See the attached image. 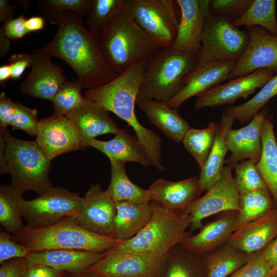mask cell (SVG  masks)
I'll return each mask as SVG.
<instances>
[{"label": "cell", "mask_w": 277, "mask_h": 277, "mask_svg": "<svg viewBox=\"0 0 277 277\" xmlns=\"http://www.w3.org/2000/svg\"><path fill=\"white\" fill-rule=\"evenodd\" d=\"M104 252L74 249H56L32 252L27 258L29 265H45L67 273L88 270Z\"/></svg>", "instance_id": "d4e9b609"}, {"label": "cell", "mask_w": 277, "mask_h": 277, "mask_svg": "<svg viewBox=\"0 0 277 277\" xmlns=\"http://www.w3.org/2000/svg\"><path fill=\"white\" fill-rule=\"evenodd\" d=\"M11 66V78L19 79L25 69L31 66V55L27 53L13 54L9 59Z\"/></svg>", "instance_id": "f907efd6"}, {"label": "cell", "mask_w": 277, "mask_h": 277, "mask_svg": "<svg viewBox=\"0 0 277 277\" xmlns=\"http://www.w3.org/2000/svg\"><path fill=\"white\" fill-rule=\"evenodd\" d=\"M233 122V120L222 116L219 123L213 147L199 176V184L202 192L207 191L222 177L228 150L225 135L232 128Z\"/></svg>", "instance_id": "f546056e"}, {"label": "cell", "mask_w": 277, "mask_h": 277, "mask_svg": "<svg viewBox=\"0 0 277 277\" xmlns=\"http://www.w3.org/2000/svg\"><path fill=\"white\" fill-rule=\"evenodd\" d=\"M275 139H276V144H277V136H275Z\"/></svg>", "instance_id": "be15d7a7"}, {"label": "cell", "mask_w": 277, "mask_h": 277, "mask_svg": "<svg viewBox=\"0 0 277 277\" xmlns=\"http://www.w3.org/2000/svg\"><path fill=\"white\" fill-rule=\"evenodd\" d=\"M277 236V206L263 216L238 228L228 243L252 254L265 249Z\"/></svg>", "instance_id": "cb8c5ba5"}, {"label": "cell", "mask_w": 277, "mask_h": 277, "mask_svg": "<svg viewBox=\"0 0 277 277\" xmlns=\"http://www.w3.org/2000/svg\"><path fill=\"white\" fill-rule=\"evenodd\" d=\"M277 95V74L273 76L251 99L236 106H228L222 116L241 124L249 122L273 97Z\"/></svg>", "instance_id": "e575fe53"}, {"label": "cell", "mask_w": 277, "mask_h": 277, "mask_svg": "<svg viewBox=\"0 0 277 277\" xmlns=\"http://www.w3.org/2000/svg\"><path fill=\"white\" fill-rule=\"evenodd\" d=\"M31 55V71L18 89L23 94L52 101L67 82L64 70L39 48L34 50Z\"/></svg>", "instance_id": "9a60e30c"}, {"label": "cell", "mask_w": 277, "mask_h": 277, "mask_svg": "<svg viewBox=\"0 0 277 277\" xmlns=\"http://www.w3.org/2000/svg\"><path fill=\"white\" fill-rule=\"evenodd\" d=\"M11 66L10 64L0 67V83L2 85L9 78H11Z\"/></svg>", "instance_id": "680465c9"}, {"label": "cell", "mask_w": 277, "mask_h": 277, "mask_svg": "<svg viewBox=\"0 0 277 277\" xmlns=\"http://www.w3.org/2000/svg\"><path fill=\"white\" fill-rule=\"evenodd\" d=\"M197 61V55L178 51L172 47L161 48L146 61L136 104L149 101L167 103L183 88Z\"/></svg>", "instance_id": "277c9868"}, {"label": "cell", "mask_w": 277, "mask_h": 277, "mask_svg": "<svg viewBox=\"0 0 277 277\" xmlns=\"http://www.w3.org/2000/svg\"><path fill=\"white\" fill-rule=\"evenodd\" d=\"M68 277H104L94 272L86 271L78 273H68Z\"/></svg>", "instance_id": "91938a15"}, {"label": "cell", "mask_w": 277, "mask_h": 277, "mask_svg": "<svg viewBox=\"0 0 277 277\" xmlns=\"http://www.w3.org/2000/svg\"><path fill=\"white\" fill-rule=\"evenodd\" d=\"M126 7V0H91L86 27L97 36L110 19Z\"/></svg>", "instance_id": "f35d334b"}, {"label": "cell", "mask_w": 277, "mask_h": 277, "mask_svg": "<svg viewBox=\"0 0 277 277\" xmlns=\"http://www.w3.org/2000/svg\"><path fill=\"white\" fill-rule=\"evenodd\" d=\"M249 42L247 31L234 27L221 16H206L197 64L206 62H234L245 52Z\"/></svg>", "instance_id": "ba28073f"}, {"label": "cell", "mask_w": 277, "mask_h": 277, "mask_svg": "<svg viewBox=\"0 0 277 277\" xmlns=\"http://www.w3.org/2000/svg\"><path fill=\"white\" fill-rule=\"evenodd\" d=\"M276 272L259 251L251 254L247 262L228 277H268Z\"/></svg>", "instance_id": "f6af8a7d"}, {"label": "cell", "mask_w": 277, "mask_h": 277, "mask_svg": "<svg viewBox=\"0 0 277 277\" xmlns=\"http://www.w3.org/2000/svg\"><path fill=\"white\" fill-rule=\"evenodd\" d=\"M232 168L224 166L221 179L184 211L191 217V232L203 226L204 219L215 214L240 210V193L232 175Z\"/></svg>", "instance_id": "8fae6325"}, {"label": "cell", "mask_w": 277, "mask_h": 277, "mask_svg": "<svg viewBox=\"0 0 277 277\" xmlns=\"http://www.w3.org/2000/svg\"><path fill=\"white\" fill-rule=\"evenodd\" d=\"M238 211L222 212L214 220L206 223L195 235L185 238L180 244L190 251L204 256L227 243L238 229Z\"/></svg>", "instance_id": "d6986e66"}, {"label": "cell", "mask_w": 277, "mask_h": 277, "mask_svg": "<svg viewBox=\"0 0 277 277\" xmlns=\"http://www.w3.org/2000/svg\"><path fill=\"white\" fill-rule=\"evenodd\" d=\"M63 277H68V273L66 274Z\"/></svg>", "instance_id": "6125c7cd"}, {"label": "cell", "mask_w": 277, "mask_h": 277, "mask_svg": "<svg viewBox=\"0 0 277 277\" xmlns=\"http://www.w3.org/2000/svg\"><path fill=\"white\" fill-rule=\"evenodd\" d=\"M146 65V62L144 61L132 66L106 84L87 90L83 96L125 121L135 132L151 166L164 172L166 168L162 163L161 137L143 126L137 120L135 112Z\"/></svg>", "instance_id": "7a4b0ae2"}, {"label": "cell", "mask_w": 277, "mask_h": 277, "mask_svg": "<svg viewBox=\"0 0 277 277\" xmlns=\"http://www.w3.org/2000/svg\"><path fill=\"white\" fill-rule=\"evenodd\" d=\"M181 12L177 33L173 48L180 52L197 55L205 28L206 15L200 1L177 0Z\"/></svg>", "instance_id": "7402d4cb"}, {"label": "cell", "mask_w": 277, "mask_h": 277, "mask_svg": "<svg viewBox=\"0 0 277 277\" xmlns=\"http://www.w3.org/2000/svg\"><path fill=\"white\" fill-rule=\"evenodd\" d=\"M248 28L247 48L235 62L229 79L245 76L261 69L277 70V36L266 30L253 26Z\"/></svg>", "instance_id": "5bb4252c"}, {"label": "cell", "mask_w": 277, "mask_h": 277, "mask_svg": "<svg viewBox=\"0 0 277 277\" xmlns=\"http://www.w3.org/2000/svg\"><path fill=\"white\" fill-rule=\"evenodd\" d=\"M16 5H13L11 1L0 0V21L4 23L13 19Z\"/></svg>", "instance_id": "db71d44e"}, {"label": "cell", "mask_w": 277, "mask_h": 277, "mask_svg": "<svg viewBox=\"0 0 277 277\" xmlns=\"http://www.w3.org/2000/svg\"><path fill=\"white\" fill-rule=\"evenodd\" d=\"M5 141V157L11 176V185L20 193L32 190L41 194L53 187L49 173L50 161L36 141L12 136L7 128H0Z\"/></svg>", "instance_id": "52a82bcc"}, {"label": "cell", "mask_w": 277, "mask_h": 277, "mask_svg": "<svg viewBox=\"0 0 277 277\" xmlns=\"http://www.w3.org/2000/svg\"><path fill=\"white\" fill-rule=\"evenodd\" d=\"M275 8L274 0H253L246 12L231 23L236 28L258 26L277 36Z\"/></svg>", "instance_id": "8d00e7d4"}, {"label": "cell", "mask_w": 277, "mask_h": 277, "mask_svg": "<svg viewBox=\"0 0 277 277\" xmlns=\"http://www.w3.org/2000/svg\"><path fill=\"white\" fill-rule=\"evenodd\" d=\"M197 176L179 181L155 180L148 189L151 201L170 211L183 212L200 197L202 191Z\"/></svg>", "instance_id": "603a6c76"}, {"label": "cell", "mask_w": 277, "mask_h": 277, "mask_svg": "<svg viewBox=\"0 0 277 277\" xmlns=\"http://www.w3.org/2000/svg\"><path fill=\"white\" fill-rule=\"evenodd\" d=\"M163 258L108 250L87 271L104 277H158Z\"/></svg>", "instance_id": "7c38bea8"}, {"label": "cell", "mask_w": 277, "mask_h": 277, "mask_svg": "<svg viewBox=\"0 0 277 277\" xmlns=\"http://www.w3.org/2000/svg\"><path fill=\"white\" fill-rule=\"evenodd\" d=\"M83 205V199L77 193L61 187H53L33 200L24 199L22 216L27 227L39 229L75 216Z\"/></svg>", "instance_id": "9c48e42d"}, {"label": "cell", "mask_w": 277, "mask_h": 277, "mask_svg": "<svg viewBox=\"0 0 277 277\" xmlns=\"http://www.w3.org/2000/svg\"><path fill=\"white\" fill-rule=\"evenodd\" d=\"M5 141L2 133H0V173L1 175L8 173V169L5 157Z\"/></svg>", "instance_id": "9f6ffc18"}, {"label": "cell", "mask_w": 277, "mask_h": 277, "mask_svg": "<svg viewBox=\"0 0 277 277\" xmlns=\"http://www.w3.org/2000/svg\"><path fill=\"white\" fill-rule=\"evenodd\" d=\"M10 40L6 35L2 27L0 28V56L4 57L6 55L10 49Z\"/></svg>", "instance_id": "6f0895ef"}, {"label": "cell", "mask_w": 277, "mask_h": 277, "mask_svg": "<svg viewBox=\"0 0 277 277\" xmlns=\"http://www.w3.org/2000/svg\"><path fill=\"white\" fill-rule=\"evenodd\" d=\"M27 258H17L1 264L0 277H21L28 268Z\"/></svg>", "instance_id": "c3c4849f"}, {"label": "cell", "mask_w": 277, "mask_h": 277, "mask_svg": "<svg viewBox=\"0 0 277 277\" xmlns=\"http://www.w3.org/2000/svg\"><path fill=\"white\" fill-rule=\"evenodd\" d=\"M58 26L53 38L39 49L50 56L61 58L74 70L83 88H95L119 74L105 60L97 36L85 26L83 17L68 12L57 17Z\"/></svg>", "instance_id": "6da1fadb"}, {"label": "cell", "mask_w": 277, "mask_h": 277, "mask_svg": "<svg viewBox=\"0 0 277 277\" xmlns=\"http://www.w3.org/2000/svg\"><path fill=\"white\" fill-rule=\"evenodd\" d=\"M23 194L11 185L0 187V224L12 235L19 233L23 229L22 218Z\"/></svg>", "instance_id": "d590c367"}, {"label": "cell", "mask_w": 277, "mask_h": 277, "mask_svg": "<svg viewBox=\"0 0 277 277\" xmlns=\"http://www.w3.org/2000/svg\"><path fill=\"white\" fill-rule=\"evenodd\" d=\"M83 199L82 208L72 217L74 222L87 231L114 238L116 208L113 200L98 184H92Z\"/></svg>", "instance_id": "4fadbf2b"}, {"label": "cell", "mask_w": 277, "mask_h": 277, "mask_svg": "<svg viewBox=\"0 0 277 277\" xmlns=\"http://www.w3.org/2000/svg\"><path fill=\"white\" fill-rule=\"evenodd\" d=\"M233 169L235 170L234 181L240 193L268 188L256 168V163L253 161L242 160Z\"/></svg>", "instance_id": "b9f144b4"}, {"label": "cell", "mask_w": 277, "mask_h": 277, "mask_svg": "<svg viewBox=\"0 0 277 277\" xmlns=\"http://www.w3.org/2000/svg\"><path fill=\"white\" fill-rule=\"evenodd\" d=\"M67 273L42 264L29 265L21 277H63Z\"/></svg>", "instance_id": "816d5d0a"}, {"label": "cell", "mask_w": 277, "mask_h": 277, "mask_svg": "<svg viewBox=\"0 0 277 277\" xmlns=\"http://www.w3.org/2000/svg\"><path fill=\"white\" fill-rule=\"evenodd\" d=\"M97 37L105 60L118 74L146 61L161 48L137 24L127 5L110 19Z\"/></svg>", "instance_id": "3957f363"}, {"label": "cell", "mask_w": 277, "mask_h": 277, "mask_svg": "<svg viewBox=\"0 0 277 277\" xmlns=\"http://www.w3.org/2000/svg\"><path fill=\"white\" fill-rule=\"evenodd\" d=\"M253 0H212L209 2V14L223 17L231 22L241 16Z\"/></svg>", "instance_id": "7bdbcfd3"}, {"label": "cell", "mask_w": 277, "mask_h": 277, "mask_svg": "<svg viewBox=\"0 0 277 277\" xmlns=\"http://www.w3.org/2000/svg\"><path fill=\"white\" fill-rule=\"evenodd\" d=\"M263 258L277 271V236L265 249L260 251Z\"/></svg>", "instance_id": "f5cc1de1"}, {"label": "cell", "mask_w": 277, "mask_h": 277, "mask_svg": "<svg viewBox=\"0 0 277 277\" xmlns=\"http://www.w3.org/2000/svg\"><path fill=\"white\" fill-rule=\"evenodd\" d=\"M90 146L103 153L109 159L124 163L135 162L145 167L151 166L137 137L129 134L126 129H121L109 141L94 139Z\"/></svg>", "instance_id": "484cf974"}, {"label": "cell", "mask_w": 277, "mask_h": 277, "mask_svg": "<svg viewBox=\"0 0 277 277\" xmlns=\"http://www.w3.org/2000/svg\"><path fill=\"white\" fill-rule=\"evenodd\" d=\"M36 137L37 144L51 161L58 155L81 149L77 132L65 116L52 115L41 119Z\"/></svg>", "instance_id": "e0dca14e"}, {"label": "cell", "mask_w": 277, "mask_h": 277, "mask_svg": "<svg viewBox=\"0 0 277 277\" xmlns=\"http://www.w3.org/2000/svg\"><path fill=\"white\" fill-rule=\"evenodd\" d=\"M45 18L41 16H34L26 19L25 27L29 33L43 29Z\"/></svg>", "instance_id": "11a10c76"}, {"label": "cell", "mask_w": 277, "mask_h": 277, "mask_svg": "<svg viewBox=\"0 0 277 277\" xmlns=\"http://www.w3.org/2000/svg\"><path fill=\"white\" fill-rule=\"evenodd\" d=\"M116 208L114 221V238L125 241L136 235L148 223L152 213L151 202L137 203L131 201L115 202Z\"/></svg>", "instance_id": "83f0119b"}, {"label": "cell", "mask_w": 277, "mask_h": 277, "mask_svg": "<svg viewBox=\"0 0 277 277\" xmlns=\"http://www.w3.org/2000/svg\"><path fill=\"white\" fill-rule=\"evenodd\" d=\"M31 251L26 246L19 244L7 231L0 232V264L17 258H28Z\"/></svg>", "instance_id": "bcb514c9"}, {"label": "cell", "mask_w": 277, "mask_h": 277, "mask_svg": "<svg viewBox=\"0 0 277 277\" xmlns=\"http://www.w3.org/2000/svg\"><path fill=\"white\" fill-rule=\"evenodd\" d=\"M268 113L265 107L246 126L237 129H229L225 135L226 142L231 154L225 164L233 169L240 161L245 159L259 161L262 151V129Z\"/></svg>", "instance_id": "ac0fdd59"}, {"label": "cell", "mask_w": 277, "mask_h": 277, "mask_svg": "<svg viewBox=\"0 0 277 277\" xmlns=\"http://www.w3.org/2000/svg\"><path fill=\"white\" fill-rule=\"evenodd\" d=\"M109 112L85 99L77 108L66 116L72 123L78 134L81 149L90 147L92 140L98 135L117 133L121 129Z\"/></svg>", "instance_id": "44dd1931"}, {"label": "cell", "mask_w": 277, "mask_h": 277, "mask_svg": "<svg viewBox=\"0 0 277 277\" xmlns=\"http://www.w3.org/2000/svg\"><path fill=\"white\" fill-rule=\"evenodd\" d=\"M173 1L126 0L127 8L137 24L161 48L173 47L179 24Z\"/></svg>", "instance_id": "30bf717a"}, {"label": "cell", "mask_w": 277, "mask_h": 277, "mask_svg": "<svg viewBox=\"0 0 277 277\" xmlns=\"http://www.w3.org/2000/svg\"><path fill=\"white\" fill-rule=\"evenodd\" d=\"M219 123L211 122L203 129L190 127L182 142L200 169L203 167L213 147Z\"/></svg>", "instance_id": "74e56055"}, {"label": "cell", "mask_w": 277, "mask_h": 277, "mask_svg": "<svg viewBox=\"0 0 277 277\" xmlns=\"http://www.w3.org/2000/svg\"><path fill=\"white\" fill-rule=\"evenodd\" d=\"M16 109V103L8 97L4 92L0 94V128L10 126Z\"/></svg>", "instance_id": "681fc988"}, {"label": "cell", "mask_w": 277, "mask_h": 277, "mask_svg": "<svg viewBox=\"0 0 277 277\" xmlns=\"http://www.w3.org/2000/svg\"><path fill=\"white\" fill-rule=\"evenodd\" d=\"M261 138L262 151L256 167L277 206V144L273 125L267 116L263 123Z\"/></svg>", "instance_id": "4dcf8cb0"}, {"label": "cell", "mask_w": 277, "mask_h": 277, "mask_svg": "<svg viewBox=\"0 0 277 277\" xmlns=\"http://www.w3.org/2000/svg\"><path fill=\"white\" fill-rule=\"evenodd\" d=\"M136 105L150 122L175 143L182 142L190 127L188 122L179 114L177 109L170 108L166 103L149 101Z\"/></svg>", "instance_id": "4316f807"}, {"label": "cell", "mask_w": 277, "mask_h": 277, "mask_svg": "<svg viewBox=\"0 0 277 277\" xmlns=\"http://www.w3.org/2000/svg\"><path fill=\"white\" fill-rule=\"evenodd\" d=\"M16 103L15 112L11 124L13 130L25 131L31 136H36L38 131V112L36 108H31Z\"/></svg>", "instance_id": "ee69618b"}, {"label": "cell", "mask_w": 277, "mask_h": 277, "mask_svg": "<svg viewBox=\"0 0 277 277\" xmlns=\"http://www.w3.org/2000/svg\"><path fill=\"white\" fill-rule=\"evenodd\" d=\"M158 277H207V270L203 256L179 244L164 256Z\"/></svg>", "instance_id": "f1b7e54d"}, {"label": "cell", "mask_w": 277, "mask_h": 277, "mask_svg": "<svg viewBox=\"0 0 277 277\" xmlns=\"http://www.w3.org/2000/svg\"><path fill=\"white\" fill-rule=\"evenodd\" d=\"M26 18L23 14L4 23L2 27L6 35L10 39H19L29 34L25 27Z\"/></svg>", "instance_id": "7dc6e473"}, {"label": "cell", "mask_w": 277, "mask_h": 277, "mask_svg": "<svg viewBox=\"0 0 277 277\" xmlns=\"http://www.w3.org/2000/svg\"><path fill=\"white\" fill-rule=\"evenodd\" d=\"M235 62L213 61L198 64L187 76L181 90L166 104L177 109L189 98L213 88L227 79Z\"/></svg>", "instance_id": "ffe728a7"}, {"label": "cell", "mask_w": 277, "mask_h": 277, "mask_svg": "<svg viewBox=\"0 0 277 277\" xmlns=\"http://www.w3.org/2000/svg\"><path fill=\"white\" fill-rule=\"evenodd\" d=\"M250 255L240 251L228 242L203 256L207 277L229 276L247 262Z\"/></svg>", "instance_id": "d6a6232c"}, {"label": "cell", "mask_w": 277, "mask_h": 277, "mask_svg": "<svg viewBox=\"0 0 277 277\" xmlns=\"http://www.w3.org/2000/svg\"><path fill=\"white\" fill-rule=\"evenodd\" d=\"M268 277H277V272L272 274Z\"/></svg>", "instance_id": "94428289"}, {"label": "cell", "mask_w": 277, "mask_h": 277, "mask_svg": "<svg viewBox=\"0 0 277 277\" xmlns=\"http://www.w3.org/2000/svg\"><path fill=\"white\" fill-rule=\"evenodd\" d=\"M38 10L45 18L54 24L56 18L68 12L78 13L83 17L87 16L91 0H39Z\"/></svg>", "instance_id": "ab89813d"}, {"label": "cell", "mask_w": 277, "mask_h": 277, "mask_svg": "<svg viewBox=\"0 0 277 277\" xmlns=\"http://www.w3.org/2000/svg\"><path fill=\"white\" fill-rule=\"evenodd\" d=\"M273 73L270 69H261L212 88L197 96L195 111L205 107L232 104L240 98H247L269 81Z\"/></svg>", "instance_id": "2e32d148"}, {"label": "cell", "mask_w": 277, "mask_h": 277, "mask_svg": "<svg viewBox=\"0 0 277 277\" xmlns=\"http://www.w3.org/2000/svg\"><path fill=\"white\" fill-rule=\"evenodd\" d=\"M151 217L134 236L109 249L116 252H133L160 258L180 244L192 232L187 231L191 217L185 212H176L152 201Z\"/></svg>", "instance_id": "5b68a950"}, {"label": "cell", "mask_w": 277, "mask_h": 277, "mask_svg": "<svg viewBox=\"0 0 277 277\" xmlns=\"http://www.w3.org/2000/svg\"><path fill=\"white\" fill-rule=\"evenodd\" d=\"M275 206L268 188L240 193L238 229L263 216Z\"/></svg>", "instance_id": "836d02e7"}, {"label": "cell", "mask_w": 277, "mask_h": 277, "mask_svg": "<svg viewBox=\"0 0 277 277\" xmlns=\"http://www.w3.org/2000/svg\"><path fill=\"white\" fill-rule=\"evenodd\" d=\"M12 238L31 252L56 249L104 252L123 241L87 231L76 225L72 217L39 229L25 225L19 233L12 235Z\"/></svg>", "instance_id": "8992f818"}, {"label": "cell", "mask_w": 277, "mask_h": 277, "mask_svg": "<svg viewBox=\"0 0 277 277\" xmlns=\"http://www.w3.org/2000/svg\"><path fill=\"white\" fill-rule=\"evenodd\" d=\"M83 87L78 80L67 82L53 101L56 116H65L79 107L85 101L81 93Z\"/></svg>", "instance_id": "60d3db41"}, {"label": "cell", "mask_w": 277, "mask_h": 277, "mask_svg": "<svg viewBox=\"0 0 277 277\" xmlns=\"http://www.w3.org/2000/svg\"><path fill=\"white\" fill-rule=\"evenodd\" d=\"M109 160L111 166V178L106 191L115 202L131 201L144 203L151 201L148 189L141 188L129 178L125 163Z\"/></svg>", "instance_id": "1f68e13d"}]
</instances>
